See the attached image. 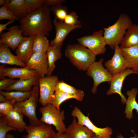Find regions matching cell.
Here are the masks:
<instances>
[{
    "instance_id": "6da1fadb",
    "label": "cell",
    "mask_w": 138,
    "mask_h": 138,
    "mask_svg": "<svg viewBox=\"0 0 138 138\" xmlns=\"http://www.w3.org/2000/svg\"><path fill=\"white\" fill-rule=\"evenodd\" d=\"M49 8L41 7L19 19L20 27L24 37L42 34L48 36L53 28Z\"/></svg>"
},
{
    "instance_id": "7a4b0ae2",
    "label": "cell",
    "mask_w": 138,
    "mask_h": 138,
    "mask_svg": "<svg viewBox=\"0 0 138 138\" xmlns=\"http://www.w3.org/2000/svg\"><path fill=\"white\" fill-rule=\"evenodd\" d=\"M133 24L127 15L122 13L113 25L103 28V37L106 44L112 49L121 44L128 29Z\"/></svg>"
},
{
    "instance_id": "3957f363",
    "label": "cell",
    "mask_w": 138,
    "mask_h": 138,
    "mask_svg": "<svg viewBox=\"0 0 138 138\" xmlns=\"http://www.w3.org/2000/svg\"><path fill=\"white\" fill-rule=\"evenodd\" d=\"M66 57L79 70L87 71L95 62L96 55L79 43L69 44L65 50Z\"/></svg>"
},
{
    "instance_id": "277c9868",
    "label": "cell",
    "mask_w": 138,
    "mask_h": 138,
    "mask_svg": "<svg viewBox=\"0 0 138 138\" xmlns=\"http://www.w3.org/2000/svg\"><path fill=\"white\" fill-rule=\"evenodd\" d=\"M32 90L31 94L27 99L20 102L15 103L14 109L18 112L27 117L30 124L37 126L42 123L36 115V109L39 99L38 83L32 87Z\"/></svg>"
},
{
    "instance_id": "5b68a950",
    "label": "cell",
    "mask_w": 138,
    "mask_h": 138,
    "mask_svg": "<svg viewBox=\"0 0 138 138\" xmlns=\"http://www.w3.org/2000/svg\"><path fill=\"white\" fill-rule=\"evenodd\" d=\"M42 116L40 120L45 124L54 126L58 132L65 133L66 126L64 122L65 119L64 111L57 109L51 104L41 107L39 109Z\"/></svg>"
},
{
    "instance_id": "8992f818",
    "label": "cell",
    "mask_w": 138,
    "mask_h": 138,
    "mask_svg": "<svg viewBox=\"0 0 138 138\" xmlns=\"http://www.w3.org/2000/svg\"><path fill=\"white\" fill-rule=\"evenodd\" d=\"M79 43L86 48L96 56L104 54L106 49V44L103 37L102 29L95 31L91 35L79 38L77 39Z\"/></svg>"
},
{
    "instance_id": "52a82bcc",
    "label": "cell",
    "mask_w": 138,
    "mask_h": 138,
    "mask_svg": "<svg viewBox=\"0 0 138 138\" xmlns=\"http://www.w3.org/2000/svg\"><path fill=\"white\" fill-rule=\"evenodd\" d=\"M104 59L102 58L98 62H95L88 68L86 73L87 75L92 77L93 80V85L91 92L95 94L98 86L105 82H110L112 75L105 68L102 63Z\"/></svg>"
},
{
    "instance_id": "ba28073f",
    "label": "cell",
    "mask_w": 138,
    "mask_h": 138,
    "mask_svg": "<svg viewBox=\"0 0 138 138\" xmlns=\"http://www.w3.org/2000/svg\"><path fill=\"white\" fill-rule=\"evenodd\" d=\"M59 80L58 77L56 75H47L44 78H39V101L42 106L50 103L51 97L55 92Z\"/></svg>"
},
{
    "instance_id": "9c48e42d",
    "label": "cell",
    "mask_w": 138,
    "mask_h": 138,
    "mask_svg": "<svg viewBox=\"0 0 138 138\" xmlns=\"http://www.w3.org/2000/svg\"><path fill=\"white\" fill-rule=\"evenodd\" d=\"M72 116L77 118V123L84 125L91 131L99 138H111L113 134L112 129L108 126L100 128L95 126L87 116H85L79 108L75 107L71 114Z\"/></svg>"
},
{
    "instance_id": "30bf717a",
    "label": "cell",
    "mask_w": 138,
    "mask_h": 138,
    "mask_svg": "<svg viewBox=\"0 0 138 138\" xmlns=\"http://www.w3.org/2000/svg\"><path fill=\"white\" fill-rule=\"evenodd\" d=\"M5 65H0V79L5 78L6 77L14 79H26L38 77L37 72L27 67L21 68L5 67Z\"/></svg>"
},
{
    "instance_id": "8fae6325",
    "label": "cell",
    "mask_w": 138,
    "mask_h": 138,
    "mask_svg": "<svg viewBox=\"0 0 138 138\" xmlns=\"http://www.w3.org/2000/svg\"><path fill=\"white\" fill-rule=\"evenodd\" d=\"M56 31L55 38L50 43V45L54 46L61 49L63 43L67 35L72 31L82 27V26H71L66 24L62 21L55 19L52 21Z\"/></svg>"
},
{
    "instance_id": "7c38bea8",
    "label": "cell",
    "mask_w": 138,
    "mask_h": 138,
    "mask_svg": "<svg viewBox=\"0 0 138 138\" xmlns=\"http://www.w3.org/2000/svg\"><path fill=\"white\" fill-rule=\"evenodd\" d=\"M132 74L138 75V72L127 68L124 71L113 76L110 82L109 89L107 91V94L109 95L114 93H117L121 97L122 103L123 104L125 103L127 99L121 93L123 84L126 77Z\"/></svg>"
},
{
    "instance_id": "4fadbf2b",
    "label": "cell",
    "mask_w": 138,
    "mask_h": 138,
    "mask_svg": "<svg viewBox=\"0 0 138 138\" xmlns=\"http://www.w3.org/2000/svg\"><path fill=\"white\" fill-rule=\"evenodd\" d=\"M114 50L112 57L104 64L106 69L112 76L122 72L127 68L126 61L119 45L116 47Z\"/></svg>"
},
{
    "instance_id": "5bb4252c",
    "label": "cell",
    "mask_w": 138,
    "mask_h": 138,
    "mask_svg": "<svg viewBox=\"0 0 138 138\" xmlns=\"http://www.w3.org/2000/svg\"><path fill=\"white\" fill-rule=\"evenodd\" d=\"M0 36V44H6L13 51L16 50L24 37L20 26L17 25L12 26L8 31L2 33Z\"/></svg>"
},
{
    "instance_id": "9a60e30c",
    "label": "cell",
    "mask_w": 138,
    "mask_h": 138,
    "mask_svg": "<svg viewBox=\"0 0 138 138\" xmlns=\"http://www.w3.org/2000/svg\"><path fill=\"white\" fill-rule=\"evenodd\" d=\"M29 68L36 71L39 78H43L47 75L48 63L46 53H34L26 64Z\"/></svg>"
},
{
    "instance_id": "2e32d148",
    "label": "cell",
    "mask_w": 138,
    "mask_h": 138,
    "mask_svg": "<svg viewBox=\"0 0 138 138\" xmlns=\"http://www.w3.org/2000/svg\"><path fill=\"white\" fill-rule=\"evenodd\" d=\"M25 130L27 134L22 138H52L56 133L51 125L42 122L38 126L27 125Z\"/></svg>"
},
{
    "instance_id": "e0dca14e",
    "label": "cell",
    "mask_w": 138,
    "mask_h": 138,
    "mask_svg": "<svg viewBox=\"0 0 138 138\" xmlns=\"http://www.w3.org/2000/svg\"><path fill=\"white\" fill-rule=\"evenodd\" d=\"M36 35L25 37L15 51L16 55L22 62L25 64L34 53L32 45Z\"/></svg>"
},
{
    "instance_id": "ac0fdd59",
    "label": "cell",
    "mask_w": 138,
    "mask_h": 138,
    "mask_svg": "<svg viewBox=\"0 0 138 138\" xmlns=\"http://www.w3.org/2000/svg\"><path fill=\"white\" fill-rule=\"evenodd\" d=\"M74 117L71 124L66 128L65 133L69 138H90L94 133L85 126L78 124Z\"/></svg>"
},
{
    "instance_id": "d6986e66",
    "label": "cell",
    "mask_w": 138,
    "mask_h": 138,
    "mask_svg": "<svg viewBox=\"0 0 138 138\" xmlns=\"http://www.w3.org/2000/svg\"><path fill=\"white\" fill-rule=\"evenodd\" d=\"M120 48L127 68L138 72V45L128 48Z\"/></svg>"
},
{
    "instance_id": "ffe728a7",
    "label": "cell",
    "mask_w": 138,
    "mask_h": 138,
    "mask_svg": "<svg viewBox=\"0 0 138 138\" xmlns=\"http://www.w3.org/2000/svg\"><path fill=\"white\" fill-rule=\"evenodd\" d=\"M0 63L22 67L26 66L25 63L11 53L8 46L4 44H0Z\"/></svg>"
},
{
    "instance_id": "44dd1931",
    "label": "cell",
    "mask_w": 138,
    "mask_h": 138,
    "mask_svg": "<svg viewBox=\"0 0 138 138\" xmlns=\"http://www.w3.org/2000/svg\"><path fill=\"white\" fill-rule=\"evenodd\" d=\"M24 115L18 112L13 109L5 116H2L6 120L8 124L16 128L21 133L25 130L27 126L23 120Z\"/></svg>"
},
{
    "instance_id": "7402d4cb",
    "label": "cell",
    "mask_w": 138,
    "mask_h": 138,
    "mask_svg": "<svg viewBox=\"0 0 138 138\" xmlns=\"http://www.w3.org/2000/svg\"><path fill=\"white\" fill-rule=\"evenodd\" d=\"M138 93V89L136 88H132L130 90L126 92L128 98L125 102L126 107L124 111L126 114V118L131 119L133 118V111L136 110L138 114V103L136 101V98Z\"/></svg>"
},
{
    "instance_id": "603a6c76",
    "label": "cell",
    "mask_w": 138,
    "mask_h": 138,
    "mask_svg": "<svg viewBox=\"0 0 138 138\" xmlns=\"http://www.w3.org/2000/svg\"><path fill=\"white\" fill-rule=\"evenodd\" d=\"M137 45H138V26L133 24L127 30L120 47L126 48Z\"/></svg>"
},
{
    "instance_id": "cb8c5ba5",
    "label": "cell",
    "mask_w": 138,
    "mask_h": 138,
    "mask_svg": "<svg viewBox=\"0 0 138 138\" xmlns=\"http://www.w3.org/2000/svg\"><path fill=\"white\" fill-rule=\"evenodd\" d=\"M7 8L15 16L21 18L27 14L25 0H6Z\"/></svg>"
},
{
    "instance_id": "d4e9b609",
    "label": "cell",
    "mask_w": 138,
    "mask_h": 138,
    "mask_svg": "<svg viewBox=\"0 0 138 138\" xmlns=\"http://www.w3.org/2000/svg\"><path fill=\"white\" fill-rule=\"evenodd\" d=\"M39 77H37L26 79H18L13 85L5 90L6 91L13 90L22 92L30 91L32 87L38 83Z\"/></svg>"
},
{
    "instance_id": "484cf974",
    "label": "cell",
    "mask_w": 138,
    "mask_h": 138,
    "mask_svg": "<svg viewBox=\"0 0 138 138\" xmlns=\"http://www.w3.org/2000/svg\"><path fill=\"white\" fill-rule=\"evenodd\" d=\"M55 92H62L74 96L76 97V100L78 101L83 100L85 95L83 90L77 89L63 80L58 81Z\"/></svg>"
},
{
    "instance_id": "4316f807",
    "label": "cell",
    "mask_w": 138,
    "mask_h": 138,
    "mask_svg": "<svg viewBox=\"0 0 138 138\" xmlns=\"http://www.w3.org/2000/svg\"><path fill=\"white\" fill-rule=\"evenodd\" d=\"M61 49L57 47L49 45L46 52L48 63V73L47 75H51L54 69L56 61L61 59Z\"/></svg>"
},
{
    "instance_id": "83f0119b",
    "label": "cell",
    "mask_w": 138,
    "mask_h": 138,
    "mask_svg": "<svg viewBox=\"0 0 138 138\" xmlns=\"http://www.w3.org/2000/svg\"><path fill=\"white\" fill-rule=\"evenodd\" d=\"M32 92V89L28 92L17 91H6L0 90V93L5 97L7 100H13L15 103H19L27 100L30 97Z\"/></svg>"
},
{
    "instance_id": "f1b7e54d",
    "label": "cell",
    "mask_w": 138,
    "mask_h": 138,
    "mask_svg": "<svg viewBox=\"0 0 138 138\" xmlns=\"http://www.w3.org/2000/svg\"><path fill=\"white\" fill-rule=\"evenodd\" d=\"M49 45V41L45 36L42 34L36 35L32 45L33 52L46 53Z\"/></svg>"
},
{
    "instance_id": "f546056e",
    "label": "cell",
    "mask_w": 138,
    "mask_h": 138,
    "mask_svg": "<svg viewBox=\"0 0 138 138\" xmlns=\"http://www.w3.org/2000/svg\"><path fill=\"white\" fill-rule=\"evenodd\" d=\"M71 99L76 100V97L74 96L62 92H55L51 97L50 103L57 109L61 110L60 105L64 101Z\"/></svg>"
},
{
    "instance_id": "4dcf8cb0",
    "label": "cell",
    "mask_w": 138,
    "mask_h": 138,
    "mask_svg": "<svg viewBox=\"0 0 138 138\" xmlns=\"http://www.w3.org/2000/svg\"><path fill=\"white\" fill-rule=\"evenodd\" d=\"M49 9L54 15L55 19L63 22L68 13V9L66 6H63L61 4L51 7Z\"/></svg>"
},
{
    "instance_id": "1f68e13d",
    "label": "cell",
    "mask_w": 138,
    "mask_h": 138,
    "mask_svg": "<svg viewBox=\"0 0 138 138\" xmlns=\"http://www.w3.org/2000/svg\"><path fill=\"white\" fill-rule=\"evenodd\" d=\"M45 0H25L27 14L42 7Z\"/></svg>"
},
{
    "instance_id": "d6a6232c",
    "label": "cell",
    "mask_w": 138,
    "mask_h": 138,
    "mask_svg": "<svg viewBox=\"0 0 138 138\" xmlns=\"http://www.w3.org/2000/svg\"><path fill=\"white\" fill-rule=\"evenodd\" d=\"M17 130L8 123L3 117L0 118V138H6L7 132L10 131H16Z\"/></svg>"
},
{
    "instance_id": "836d02e7",
    "label": "cell",
    "mask_w": 138,
    "mask_h": 138,
    "mask_svg": "<svg viewBox=\"0 0 138 138\" xmlns=\"http://www.w3.org/2000/svg\"><path fill=\"white\" fill-rule=\"evenodd\" d=\"M78 17L76 13L71 11L67 15L63 22L66 24L69 25L82 26L80 21L78 20Z\"/></svg>"
},
{
    "instance_id": "e575fe53",
    "label": "cell",
    "mask_w": 138,
    "mask_h": 138,
    "mask_svg": "<svg viewBox=\"0 0 138 138\" xmlns=\"http://www.w3.org/2000/svg\"><path fill=\"white\" fill-rule=\"evenodd\" d=\"M15 102L13 100H7L0 103V116L6 115L12 109L14 108Z\"/></svg>"
},
{
    "instance_id": "d590c367",
    "label": "cell",
    "mask_w": 138,
    "mask_h": 138,
    "mask_svg": "<svg viewBox=\"0 0 138 138\" xmlns=\"http://www.w3.org/2000/svg\"><path fill=\"white\" fill-rule=\"evenodd\" d=\"M20 19L15 16L6 8V6H1L0 8V19H8L10 20H18Z\"/></svg>"
},
{
    "instance_id": "8d00e7d4",
    "label": "cell",
    "mask_w": 138,
    "mask_h": 138,
    "mask_svg": "<svg viewBox=\"0 0 138 138\" xmlns=\"http://www.w3.org/2000/svg\"><path fill=\"white\" fill-rule=\"evenodd\" d=\"M18 79L6 78L0 80V90H5L7 88L14 84Z\"/></svg>"
},
{
    "instance_id": "74e56055",
    "label": "cell",
    "mask_w": 138,
    "mask_h": 138,
    "mask_svg": "<svg viewBox=\"0 0 138 138\" xmlns=\"http://www.w3.org/2000/svg\"><path fill=\"white\" fill-rule=\"evenodd\" d=\"M65 0H45L44 5L48 7H52L66 2Z\"/></svg>"
},
{
    "instance_id": "f35d334b",
    "label": "cell",
    "mask_w": 138,
    "mask_h": 138,
    "mask_svg": "<svg viewBox=\"0 0 138 138\" xmlns=\"http://www.w3.org/2000/svg\"><path fill=\"white\" fill-rule=\"evenodd\" d=\"M14 22V21L10 20L5 24H0V33L1 34L4 30L7 29L9 30V29L7 28H6V26L8 25L13 23Z\"/></svg>"
},
{
    "instance_id": "ab89813d",
    "label": "cell",
    "mask_w": 138,
    "mask_h": 138,
    "mask_svg": "<svg viewBox=\"0 0 138 138\" xmlns=\"http://www.w3.org/2000/svg\"><path fill=\"white\" fill-rule=\"evenodd\" d=\"M52 138H69L67 135L65 133H61L57 132L56 133Z\"/></svg>"
},
{
    "instance_id": "60d3db41",
    "label": "cell",
    "mask_w": 138,
    "mask_h": 138,
    "mask_svg": "<svg viewBox=\"0 0 138 138\" xmlns=\"http://www.w3.org/2000/svg\"><path fill=\"white\" fill-rule=\"evenodd\" d=\"M132 131L134 134V136L133 137H131L130 138H138L137 135L133 132V131ZM117 138H124L123 136L120 133H119V135H118L117 136Z\"/></svg>"
},
{
    "instance_id": "b9f144b4",
    "label": "cell",
    "mask_w": 138,
    "mask_h": 138,
    "mask_svg": "<svg viewBox=\"0 0 138 138\" xmlns=\"http://www.w3.org/2000/svg\"><path fill=\"white\" fill-rule=\"evenodd\" d=\"M6 100L5 97L2 94L0 93V102L2 103L5 102Z\"/></svg>"
},
{
    "instance_id": "7bdbcfd3",
    "label": "cell",
    "mask_w": 138,
    "mask_h": 138,
    "mask_svg": "<svg viewBox=\"0 0 138 138\" xmlns=\"http://www.w3.org/2000/svg\"><path fill=\"white\" fill-rule=\"evenodd\" d=\"M6 5L5 0H0V6H5Z\"/></svg>"
},
{
    "instance_id": "ee69618b",
    "label": "cell",
    "mask_w": 138,
    "mask_h": 138,
    "mask_svg": "<svg viewBox=\"0 0 138 138\" xmlns=\"http://www.w3.org/2000/svg\"><path fill=\"white\" fill-rule=\"evenodd\" d=\"M6 138H15L14 135L10 134H7Z\"/></svg>"
},
{
    "instance_id": "f6af8a7d",
    "label": "cell",
    "mask_w": 138,
    "mask_h": 138,
    "mask_svg": "<svg viewBox=\"0 0 138 138\" xmlns=\"http://www.w3.org/2000/svg\"><path fill=\"white\" fill-rule=\"evenodd\" d=\"M93 138H99L98 137L95 135H94Z\"/></svg>"
},
{
    "instance_id": "bcb514c9",
    "label": "cell",
    "mask_w": 138,
    "mask_h": 138,
    "mask_svg": "<svg viewBox=\"0 0 138 138\" xmlns=\"http://www.w3.org/2000/svg\"><path fill=\"white\" fill-rule=\"evenodd\" d=\"M94 136H93V137H90V138H93Z\"/></svg>"
}]
</instances>
